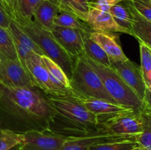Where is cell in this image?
Returning a JSON list of instances; mask_svg holds the SVG:
<instances>
[{"label":"cell","mask_w":151,"mask_h":150,"mask_svg":"<svg viewBox=\"0 0 151 150\" xmlns=\"http://www.w3.org/2000/svg\"><path fill=\"white\" fill-rule=\"evenodd\" d=\"M35 88L10 87L0 82V129L19 134L47 130L52 110L44 93Z\"/></svg>","instance_id":"1"},{"label":"cell","mask_w":151,"mask_h":150,"mask_svg":"<svg viewBox=\"0 0 151 150\" xmlns=\"http://www.w3.org/2000/svg\"><path fill=\"white\" fill-rule=\"evenodd\" d=\"M44 96L52 110L46 132L68 140L82 138L103 129L97 116L88 111L72 93L65 96L44 94Z\"/></svg>","instance_id":"2"},{"label":"cell","mask_w":151,"mask_h":150,"mask_svg":"<svg viewBox=\"0 0 151 150\" xmlns=\"http://www.w3.org/2000/svg\"><path fill=\"white\" fill-rule=\"evenodd\" d=\"M7 15L41 49L44 55L50 57L61 67L70 80L74 68V60L59 45L52 32L43 29L32 19H27L10 7H3Z\"/></svg>","instance_id":"3"},{"label":"cell","mask_w":151,"mask_h":150,"mask_svg":"<svg viewBox=\"0 0 151 150\" xmlns=\"http://www.w3.org/2000/svg\"><path fill=\"white\" fill-rule=\"evenodd\" d=\"M81 57L98 75L107 92L117 104L134 109L137 113L141 110L143 107V101L124 82L114 69L99 64L84 55H81Z\"/></svg>","instance_id":"4"},{"label":"cell","mask_w":151,"mask_h":150,"mask_svg":"<svg viewBox=\"0 0 151 150\" xmlns=\"http://www.w3.org/2000/svg\"><path fill=\"white\" fill-rule=\"evenodd\" d=\"M70 91L78 97L103 99L117 104L107 92L98 75L85 63L81 56L74 60Z\"/></svg>","instance_id":"5"},{"label":"cell","mask_w":151,"mask_h":150,"mask_svg":"<svg viewBox=\"0 0 151 150\" xmlns=\"http://www.w3.org/2000/svg\"><path fill=\"white\" fill-rule=\"evenodd\" d=\"M25 68L29 72L36 88L47 95L65 96L71 94L70 90L58 82L46 68L41 55L35 52L28 54Z\"/></svg>","instance_id":"6"},{"label":"cell","mask_w":151,"mask_h":150,"mask_svg":"<svg viewBox=\"0 0 151 150\" xmlns=\"http://www.w3.org/2000/svg\"><path fill=\"white\" fill-rule=\"evenodd\" d=\"M0 82L10 87L36 88L29 72L19 60L4 57L0 66Z\"/></svg>","instance_id":"7"},{"label":"cell","mask_w":151,"mask_h":150,"mask_svg":"<svg viewBox=\"0 0 151 150\" xmlns=\"http://www.w3.org/2000/svg\"><path fill=\"white\" fill-rule=\"evenodd\" d=\"M76 97L88 111L97 116L100 124L121 115L137 113L134 109L120 105L119 104H114L106 100Z\"/></svg>","instance_id":"8"},{"label":"cell","mask_w":151,"mask_h":150,"mask_svg":"<svg viewBox=\"0 0 151 150\" xmlns=\"http://www.w3.org/2000/svg\"><path fill=\"white\" fill-rule=\"evenodd\" d=\"M111 63L112 69L143 101L147 86L139 66L129 59L126 61H114Z\"/></svg>","instance_id":"9"},{"label":"cell","mask_w":151,"mask_h":150,"mask_svg":"<svg viewBox=\"0 0 151 150\" xmlns=\"http://www.w3.org/2000/svg\"><path fill=\"white\" fill-rule=\"evenodd\" d=\"M106 132L115 135H137L142 132V121L139 113L121 115L100 124Z\"/></svg>","instance_id":"10"},{"label":"cell","mask_w":151,"mask_h":150,"mask_svg":"<svg viewBox=\"0 0 151 150\" xmlns=\"http://www.w3.org/2000/svg\"><path fill=\"white\" fill-rule=\"evenodd\" d=\"M19 150H60L66 139L48 132L31 130L23 133Z\"/></svg>","instance_id":"11"},{"label":"cell","mask_w":151,"mask_h":150,"mask_svg":"<svg viewBox=\"0 0 151 150\" xmlns=\"http://www.w3.org/2000/svg\"><path fill=\"white\" fill-rule=\"evenodd\" d=\"M52 34L59 45L74 60L83 54L82 30L55 25Z\"/></svg>","instance_id":"12"},{"label":"cell","mask_w":151,"mask_h":150,"mask_svg":"<svg viewBox=\"0 0 151 150\" xmlns=\"http://www.w3.org/2000/svg\"><path fill=\"white\" fill-rule=\"evenodd\" d=\"M136 136L137 135L111 134L103 129L82 138L66 140L60 150H88L90 147L96 144L114 142V141L128 139L136 140Z\"/></svg>","instance_id":"13"},{"label":"cell","mask_w":151,"mask_h":150,"mask_svg":"<svg viewBox=\"0 0 151 150\" xmlns=\"http://www.w3.org/2000/svg\"><path fill=\"white\" fill-rule=\"evenodd\" d=\"M114 33L115 32L90 31L89 37L104 50L110 58L111 62L126 61L128 58L119 44V36Z\"/></svg>","instance_id":"14"},{"label":"cell","mask_w":151,"mask_h":150,"mask_svg":"<svg viewBox=\"0 0 151 150\" xmlns=\"http://www.w3.org/2000/svg\"><path fill=\"white\" fill-rule=\"evenodd\" d=\"M7 29L13 37L19 60L24 67L25 60L28 54L30 52H35L40 55H44L41 49L21 29L20 26L13 19H10V26Z\"/></svg>","instance_id":"15"},{"label":"cell","mask_w":151,"mask_h":150,"mask_svg":"<svg viewBox=\"0 0 151 150\" xmlns=\"http://www.w3.org/2000/svg\"><path fill=\"white\" fill-rule=\"evenodd\" d=\"M91 31L96 32H122L132 35L131 32L118 25L109 12L90 8L87 19L84 22Z\"/></svg>","instance_id":"16"},{"label":"cell","mask_w":151,"mask_h":150,"mask_svg":"<svg viewBox=\"0 0 151 150\" xmlns=\"http://www.w3.org/2000/svg\"><path fill=\"white\" fill-rule=\"evenodd\" d=\"M125 2L133 17L132 36L151 49V21L140 15L128 0H125Z\"/></svg>","instance_id":"17"},{"label":"cell","mask_w":151,"mask_h":150,"mask_svg":"<svg viewBox=\"0 0 151 150\" xmlns=\"http://www.w3.org/2000/svg\"><path fill=\"white\" fill-rule=\"evenodd\" d=\"M59 11V7L47 0H44L34 13V21L43 29L52 32L55 26V19Z\"/></svg>","instance_id":"18"},{"label":"cell","mask_w":151,"mask_h":150,"mask_svg":"<svg viewBox=\"0 0 151 150\" xmlns=\"http://www.w3.org/2000/svg\"><path fill=\"white\" fill-rule=\"evenodd\" d=\"M83 54L100 65L111 67L110 58L104 50L94 41L90 38L89 32L83 31Z\"/></svg>","instance_id":"19"},{"label":"cell","mask_w":151,"mask_h":150,"mask_svg":"<svg viewBox=\"0 0 151 150\" xmlns=\"http://www.w3.org/2000/svg\"><path fill=\"white\" fill-rule=\"evenodd\" d=\"M59 8L85 22L90 10L88 0H61Z\"/></svg>","instance_id":"20"},{"label":"cell","mask_w":151,"mask_h":150,"mask_svg":"<svg viewBox=\"0 0 151 150\" xmlns=\"http://www.w3.org/2000/svg\"><path fill=\"white\" fill-rule=\"evenodd\" d=\"M142 121V132L136 136V141L139 146L151 150V110L144 106L139 112Z\"/></svg>","instance_id":"21"},{"label":"cell","mask_w":151,"mask_h":150,"mask_svg":"<svg viewBox=\"0 0 151 150\" xmlns=\"http://www.w3.org/2000/svg\"><path fill=\"white\" fill-rule=\"evenodd\" d=\"M122 3H119L112 6L109 12L118 25L128 30L132 34L131 32L133 25L132 15L125 1H123L124 4Z\"/></svg>","instance_id":"22"},{"label":"cell","mask_w":151,"mask_h":150,"mask_svg":"<svg viewBox=\"0 0 151 150\" xmlns=\"http://www.w3.org/2000/svg\"><path fill=\"white\" fill-rule=\"evenodd\" d=\"M44 0H11L10 4L4 7H10L24 19H32L37 7Z\"/></svg>","instance_id":"23"},{"label":"cell","mask_w":151,"mask_h":150,"mask_svg":"<svg viewBox=\"0 0 151 150\" xmlns=\"http://www.w3.org/2000/svg\"><path fill=\"white\" fill-rule=\"evenodd\" d=\"M0 53L5 58L19 60L13 37L7 29L0 26Z\"/></svg>","instance_id":"24"},{"label":"cell","mask_w":151,"mask_h":150,"mask_svg":"<svg viewBox=\"0 0 151 150\" xmlns=\"http://www.w3.org/2000/svg\"><path fill=\"white\" fill-rule=\"evenodd\" d=\"M55 25L80 29V30L86 31V32L91 31V29L82 21L77 19L73 15L60 10L55 19Z\"/></svg>","instance_id":"25"},{"label":"cell","mask_w":151,"mask_h":150,"mask_svg":"<svg viewBox=\"0 0 151 150\" xmlns=\"http://www.w3.org/2000/svg\"><path fill=\"white\" fill-rule=\"evenodd\" d=\"M41 59L50 74L65 88L70 90V80L61 67L46 55H41Z\"/></svg>","instance_id":"26"},{"label":"cell","mask_w":151,"mask_h":150,"mask_svg":"<svg viewBox=\"0 0 151 150\" xmlns=\"http://www.w3.org/2000/svg\"><path fill=\"white\" fill-rule=\"evenodd\" d=\"M142 74L147 88H151V49L139 42Z\"/></svg>","instance_id":"27"},{"label":"cell","mask_w":151,"mask_h":150,"mask_svg":"<svg viewBox=\"0 0 151 150\" xmlns=\"http://www.w3.org/2000/svg\"><path fill=\"white\" fill-rule=\"evenodd\" d=\"M23 140V134L0 129V150H10L22 144Z\"/></svg>","instance_id":"28"},{"label":"cell","mask_w":151,"mask_h":150,"mask_svg":"<svg viewBox=\"0 0 151 150\" xmlns=\"http://www.w3.org/2000/svg\"><path fill=\"white\" fill-rule=\"evenodd\" d=\"M137 146L139 145L136 140L128 139L96 144L90 147L88 150H132Z\"/></svg>","instance_id":"29"},{"label":"cell","mask_w":151,"mask_h":150,"mask_svg":"<svg viewBox=\"0 0 151 150\" xmlns=\"http://www.w3.org/2000/svg\"><path fill=\"white\" fill-rule=\"evenodd\" d=\"M140 15L151 21V0H128Z\"/></svg>","instance_id":"30"},{"label":"cell","mask_w":151,"mask_h":150,"mask_svg":"<svg viewBox=\"0 0 151 150\" xmlns=\"http://www.w3.org/2000/svg\"><path fill=\"white\" fill-rule=\"evenodd\" d=\"M125 0H91L89 1L90 8L109 12L112 6L123 2Z\"/></svg>","instance_id":"31"},{"label":"cell","mask_w":151,"mask_h":150,"mask_svg":"<svg viewBox=\"0 0 151 150\" xmlns=\"http://www.w3.org/2000/svg\"><path fill=\"white\" fill-rule=\"evenodd\" d=\"M10 23V18L7 15V12L5 11L3 7L2 4L0 2V26L8 29Z\"/></svg>","instance_id":"32"},{"label":"cell","mask_w":151,"mask_h":150,"mask_svg":"<svg viewBox=\"0 0 151 150\" xmlns=\"http://www.w3.org/2000/svg\"><path fill=\"white\" fill-rule=\"evenodd\" d=\"M143 106L151 110V88H147L145 90L144 99H143Z\"/></svg>","instance_id":"33"},{"label":"cell","mask_w":151,"mask_h":150,"mask_svg":"<svg viewBox=\"0 0 151 150\" xmlns=\"http://www.w3.org/2000/svg\"><path fill=\"white\" fill-rule=\"evenodd\" d=\"M0 1H1V4H2L3 6H4V7H7V6H8L9 4H10V2H11V0H0Z\"/></svg>","instance_id":"34"},{"label":"cell","mask_w":151,"mask_h":150,"mask_svg":"<svg viewBox=\"0 0 151 150\" xmlns=\"http://www.w3.org/2000/svg\"><path fill=\"white\" fill-rule=\"evenodd\" d=\"M47 1H50V2L53 3L54 4L57 5L58 7H59L60 4V2H61V0H47Z\"/></svg>","instance_id":"35"},{"label":"cell","mask_w":151,"mask_h":150,"mask_svg":"<svg viewBox=\"0 0 151 150\" xmlns=\"http://www.w3.org/2000/svg\"><path fill=\"white\" fill-rule=\"evenodd\" d=\"M132 150H146V149H143L142 147H141V146H137V147H136V148L133 149Z\"/></svg>","instance_id":"36"},{"label":"cell","mask_w":151,"mask_h":150,"mask_svg":"<svg viewBox=\"0 0 151 150\" xmlns=\"http://www.w3.org/2000/svg\"><path fill=\"white\" fill-rule=\"evenodd\" d=\"M19 145H20V144H19ZM19 145H18V146H16L13 147V148L10 149V150H19Z\"/></svg>","instance_id":"37"},{"label":"cell","mask_w":151,"mask_h":150,"mask_svg":"<svg viewBox=\"0 0 151 150\" xmlns=\"http://www.w3.org/2000/svg\"><path fill=\"white\" fill-rule=\"evenodd\" d=\"M4 57V56H2V54L0 53V66H1V60H2V58Z\"/></svg>","instance_id":"38"}]
</instances>
